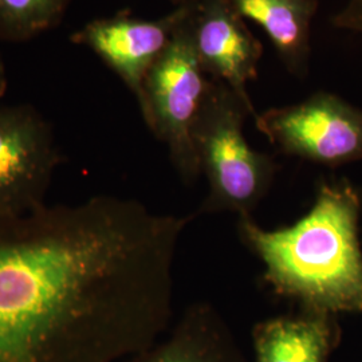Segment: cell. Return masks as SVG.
I'll return each instance as SVG.
<instances>
[{"instance_id":"cell-1","label":"cell","mask_w":362,"mask_h":362,"mask_svg":"<svg viewBox=\"0 0 362 362\" xmlns=\"http://www.w3.org/2000/svg\"><path fill=\"white\" fill-rule=\"evenodd\" d=\"M192 219L115 194L0 219V362H116L153 346Z\"/></svg>"},{"instance_id":"cell-2","label":"cell","mask_w":362,"mask_h":362,"mask_svg":"<svg viewBox=\"0 0 362 362\" xmlns=\"http://www.w3.org/2000/svg\"><path fill=\"white\" fill-rule=\"evenodd\" d=\"M361 194L348 179L318 182L310 211L293 226L264 230L239 216L238 233L264 266V279L299 309L362 313Z\"/></svg>"},{"instance_id":"cell-3","label":"cell","mask_w":362,"mask_h":362,"mask_svg":"<svg viewBox=\"0 0 362 362\" xmlns=\"http://www.w3.org/2000/svg\"><path fill=\"white\" fill-rule=\"evenodd\" d=\"M226 83L211 79L192 129V141L209 192L199 214L233 212L250 216L269 194L279 165L251 148L245 137L247 117H257Z\"/></svg>"},{"instance_id":"cell-4","label":"cell","mask_w":362,"mask_h":362,"mask_svg":"<svg viewBox=\"0 0 362 362\" xmlns=\"http://www.w3.org/2000/svg\"><path fill=\"white\" fill-rule=\"evenodd\" d=\"M194 10L175 30L168 46L149 69L139 105L144 122L167 145L170 163L185 184H194L202 175L192 129L209 86L194 49Z\"/></svg>"},{"instance_id":"cell-5","label":"cell","mask_w":362,"mask_h":362,"mask_svg":"<svg viewBox=\"0 0 362 362\" xmlns=\"http://www.w3.org/2000/svg\"><path fill=\"white\" fill-rule=\"evenodd\" d=\"M254 119L284 155L329 168L362 160V109L334 93L317 91L302 103L267 109Z\"/></svg>"},{"instance_id":"cell-6","label":"cell","mask_w":362,"mask_h":362,"mask_svg":"<svg viewBox=\"0 0 362 362\" xmlns=\"http://www.w3.org/2000/svg\"><path fill=\"white\" fill-rule=\"evenodd\" d=\"M64 157L52 124L33 105L0 106V219L47 206V192Z\"/></svg>"},{"instance_id":"cell-7","label":"cell","mask_w":362,"mask_h":362,"mask_svg":"<svg viewBox=\"0 0 362 362\" xmlns=\"http://www.w3.org/2000/svg\"><path fill=\"white\" fill-rule=\"evenodd\" d=\"M196 1L182 0L173 11L153 21L133 18L129 10L94 19L73 34L71 42L97 54L122 79L140 105L149 69L168 46L175 30L194 11Z\"/></svg>"},{"instance_id":"cell-8","label":"cell","mask_w":362,"mask_h":362,"mask_svg":"<svg viewBox=\"0 0 362 362\" xmlns=\"http://www.w3.org/2000/svg\"><path fill=\"white\" fill-rule=\"evenodd\" d=\"M194 45L208 77L226 83L252 105L247 85L258 78L263 46L228 0H197Z\"/></svg>"},{"instance_id":"cell-9","label":"cell","mask_w":362,"mask_h":362,"mask_svg":"<svg viewBox=\"0 0 362 362\" xmlns=\"http://www.w3.org/2000/svg\"><path fill=\"white\" fill-rule=\"evenodd\" d=\"M128 362H247L223 315L209 302H194L164 341Z\"/></svg>"},{"instance_id":"cell-10","label":"cell","mask_w":362,"mask_h":362,"mask_svg":"<svg viewBox=\"0 0 362 362\" xmlns=\"http://www.w3.org/2000/svg\"><path fill=\"white\" fill-rule=\"evenodd\" d=\"M339 337L337 315L299 309L254 326L255 362H327Z\"/></svg>"},{"instance_id":"cell-11","label":"cell","mask_w":362,"mask_h":362,"mask_svg":"<svg viewBox=\"0 0 362 362\" xmlns=\"http://www.w3.org/2000/svg\"><path fill=\"white\" fill-rule=\"evenodd\" d=\"M243 19L263 28L290 74L305 78L310 62L311 22L317 0H228Z\"/></svg>"},{"instance_id":"cell-12","label":"cell","mask_w":362,"mask_h":362,"mask_svg":"<svg viewBox=\"0 0 362 362\" xmlns=\"http://www.w3.org/2000/svg\"><path fill=\"white\" fill-rule=\"evenodd\" d=\"M71 0H0V40L26 42L58 26Z\"/></svg>"},{"instance_id":"cell-13","label":"cell","mask_w":362,"mask_h":362,"mask_svg":"<svg viewBox=\"0 0 362 362\" xmlns=\"http://www.w3.org/2000/svg\"><path fill=\"white\" fill-rule=\"evenodd\" d=\"M333 26L362 35V0H348L332 18Z\"/></svg>"},{"instance_id":"cell-14","label":"cell","mask_w":362,"mask_h":362,"mask_svg":"<svg viewBox=\"0 0 362 362\" xmlns=\"http://www.w3.org/2000/svg\"><path fill=\"white\" fill-rule=\"evenodd\" d=\"M8 86V79H7V71H6V66L0 57V97L4 95V93L7 90Z\"/></svg>"},{"instance_id":"cell-15","label":"cell","mask_w":362,"mask_h":362,"mask_svg":"<svg viewBox=\"0 0 362 362\" xmlns=\"http://www.w3.org/2000/svg\"><path fill=\"white\" fill-rule=\"evenodd\" d=\"M181 1H182V0H173V3H175V4H176V6H177V4H179V3H181Z\"/></svg>"}]
</instances>
